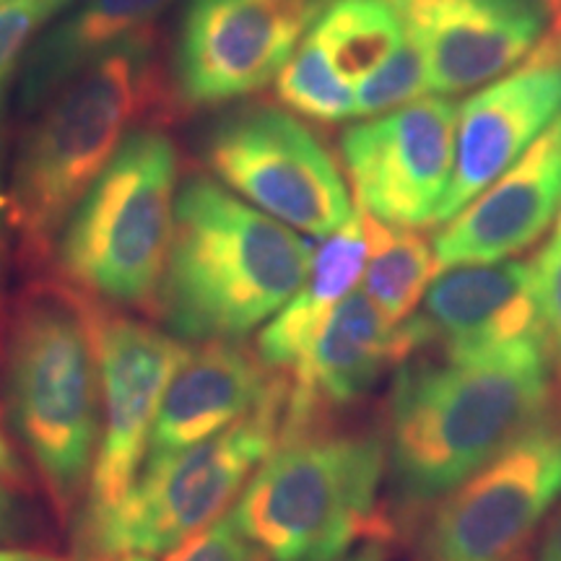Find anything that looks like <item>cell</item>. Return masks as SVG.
<instances>
[{
	"label": "cell",
	"mask_w": 561,
	"mask_h": 561,
	"mask_svg": "<svg viewBox=\"0 0 561 561\" xmlns=\"http://www.w3.org/2000/svg\"><path fill=\"white\" fill-rule=\"evenodd\" d=\"M0 3H3V0H0Z\"/></svg>",
	"instance_id": "obj_40"
},
{
	"label": "cell",
	"mask_w": 561,
	"mask_h": 561,
	"mask_svg": "<svg viewBox=\"0 0 561 561\" xmlns=\"http://www.w3.org/2000/svg\"><path fill=\"white\" fill-rule=\"evenodd\" d=\"M455 133L458 107L439 94L351 125L341 157L356 208L398 227L434 224L453 182Z\"/></svg>",
	"instance_id": "obj_11"
},
{
	"label": "cell",
	"mask_w": 561,
	"mask_h": 561,
	"mask_svg": "<svg viewBox=\"0 0 561 561\" xmlns=\"http://www.w3.org/2000/svg\"><path fill=\"white\" fill-rule=\"evenodd\" d=\"M359 210L367 263H364V294L380 307V312L396 325L413 318L419 301L437 276L434 244L413 227H398Z\"/></svg>",
	"instance_id": "obj_21"
},
{
	"label": "cell",
	"mask_w": 561,
	"mask_h": 561,
	"mask_svg": "<svg viewBox=\"0 0 561 561\" xmlns=\"http://www.w3.org/2000/svg\"><path fill=\"white\" fill-rule=\"evenodd\" d=\"M430 70L416 39L405 32L403 45L356 87V117H375L430 94Z\"/></svg>",
	"instance_id": "obj_24"
},
{
	"label": "cell",
	"mask_w": 561,
	"mask_h": 561,
	"mask_svg": "<svg viewBox=\"0 0 561 561\" xmlns=\"http://www.w3.org/2000/svg\"><path fill=\"white\" fill-rule=\"evenodd\" d=\"M553 237L561 240V210H559V224H557V231H553Z\"/></svg>",
	"instance_id": "obj_36"
},
{
	"label": "cell",
	"mask_w": 561,
	"mask_h": 561,
	"mask_svg": "<svg viewBox=\"0 0 561 561\" xmlns=\"http://www.w3.org/2000/svg\"><path fill=\"white\" fill-rule=\"evenodd\" d=\"M561 496V411H546L437 502L411 561H515Z\"/></svg>",
	"instance_id": "obj_8"
},
{
	"label": "cell",
	"mask_w": 561,
	"mask_h": 561,
	"mask_svg": "<svg viewBox=\"0 0 561 561\" xmlns=\"http://www.w3.org/2000/svg\"><path fill=\"white\" fill-rule=\"evenodd\" d=\"M367 263L359 210L346 227L322 237L320 248L312 252L305 284L286 301L273 320L257 335V356L271 371L291 375L307 356L343 297L354 291Z\"/></svg>",
	"instance_id": "obj_19"
},
{
	"label": "cell",
	"mask_w": 561,
	"mask_h": 561,
	"mask_svg": "<svg viewBox=\"0 0 561 561\" xmlns=\"http://www.w3.org/2000/svg\"><path fill=\"white\" fill-rule=\"evenodd\" d=\"M536 276L551 367L561 380V240L557 237H551L543 252L536 255Z\"/></svg>",
	"instance_id": "obj_27"
},
{
	"label": "cell",
	"mask_w": 561,
	"mask_h": 561,
	"mask_svg": "<svg viewBox=\"0 0 561 561\" xmlns=\"http://www.w3.org/2000/svg\"><path fill=\"white\" fill-rule=\"evenodd\" d=\"M310 261V242L216 180L193 174L174 198L151 310L180 341H240L301 289Z\"/></svg>",
	"instance_id": "obj_2"
},
{
	"label": "cell",
	"mask_w": 561,
	"mask_h": 561,
	"mask_svg": "<svg viewBox=\"0 0 561 561\" xmlns=\"http://www.w3.org/2000/svg\"><path fill=\"white\" fill-rule=\"evenodd\" d=\"M561 210V115L500 180L458 210L437 237L442 268L510 261L541 240Z\"/></svg>",
	"instance_id": "obj_17"
},
{
	"label": "cell",
	"mask_w": 561,
	"mask_h": 561,
	"mask_svg": "<svg viewBox=\"0 0 561 561\" xmlns=\"http://www.w3.org/2000/svg\"><path fill=\"white\" fill-rule=\"evenodd\" d=\"M430 346L460 364L551 362L538 297L536 257L489 265H455L424 294Z\"/></svg>",
	"instance_id": "obj_13"
},
{
	"label": "cell",
	"mask_w": 561,
	"mask_h": 561,
	"mask_svg": "<svg viewBox=\"0 0 561 561\" xmlns=\"http://www.w3.org/2000/svg\"><path fill=\"white\" fill-rule=\"evenodd\" d=\"M276 96L284 107L318 123L356 117V91L341 79L312 30L276 76Z\"/></svg>",
	"instance_id": "obj_23"
},
{
	"label": "cell",
	"mask_w": 561,
	"mask_h": 561,
	"mask_svg": "<svg viewBox=\"0 0 561 561\" xmlns=\"http://www.w3.org/2000/svg\"><path fill=\"white\" fill-rule=\"evenodd\" d=\"M551 37H553V34H551ZM553 39H557V45H559V55H561V37H553Z\"/></svg>",
	"instance_id": "obj_38"
},
{
	"label": "cell",
	"mask_w": 561,
	"mask_h": 561,
	"mask_svg": "<svg viewBox=\"0 0 561 561\" xmlns=\"http://www.w3.org/2000/svg\"><path fill=\"white\" fill-rule=\"evenodd\" d=\"M0 561H70L55 553L45 551H26V549H0Z\"/></svg>",
	"instance_id": "obj_31"
},
{
	"label": "cell",
	"mask_w": 561,
	"mask_h": 561,
	"mask_svg": "<svg viewBox=\"0 0 561 561\" xmlns=\"http://www.w3.org/2000/svg\"><path fill=\"white\" fill-rule=\"evenodd\" d=\"M123 561H153L151 557H125Z\"/></svg>",
	"instance_id": "obj_35"
},
{
	"label": "cell",
	"mask_w": 561,
	"mask_h": 561,
	"mask_svg": "<svg viewBox=\"0 0 561 561\" xmlns=\"http://www.w3.org/2000/svg\"><path fill=\"white\" fill-rule=\"evenodd\" d=\"M551 369V362H403L385 409L388 520L392 512L413 515L445 500L541 419Z\"/></svg>",
	"instance_id": "obj_1"
},
{
	"label": "cell",
	"mask_w": 561,
	"mask_h": 561,
	"mask_svg": "<svg viewBox=\"0 0 561 561\" xmlns=\"http://www.w3.org/2000/svg\"><path fill=\"white\" fill-rule=\"evenodd\" d=\"M382 483V437L305 434L261 462L229 517L268 561H339L356 538L392 536Z\"/></svg>",
	"instance_id": "obj_5"
},
{
	"label": "cell",
	"mask_w": 561,
	"mask_h": 561,
	"mask_svg": "<svg viewBox=\"0 0 561 561\" xmlns=\"http://www.w3.org/2000/svg\"><path fill=\"white\" fill-rule=\"evenodd\" d=\"M276 377L261 356L237 341H206L191 348L159 403L144 468L229 430L265 401Z\"/></svg>",
	"instance_id": "obj_18"
},
{
	"label": "cell",
	"mask_w": 561,
	"mask_h": 561,
	"mask_svg": "<svg viewBox=\"0 0 561 561\" xmlns=\"http://www.w3.org/2000/svg\"><path fill=\"white\" fill-rule=\"evenodd\" d=\"M164 561H268V557L237 530L231 517H224L167 553Z\"/></svg>",
	"instance_id": "obj_26"
},
{
	"label": "cell",
	"mask_w": 561,
	"mask_h": 561,
	"mask_svg": "<svg viewBox=\"0 0 561 561\" xmlns=\"http://www.w3.org/2000/svg\"><path fill=\"white\" fill-rule=\"evenodd\" d=\"M3 476H16V458H13L9 442L0 434V479H3Z\"/></svg>",
	"instance_id": "obj_32"
},
{
	"label": "cell",
	"mask_w": 561,
	"mask_h": 561,
	"mask_svg": "<svg viewBox=\"0 0 561 561\" xmlns=\"http://www.w3.org/2000/svg\"><path fill=\"white\" fill-rule=\"evenodd\" d=\"M94 305L73 286L39 280L21 294L5 328L9 424L62 517L89 489L100 447Z\"/></svg>",
	"instance_id": "obj_4"
},
{
	"label": "cell",
	"mask_w": 561,
	"mask_h": 561,
	"mask_svg": "<svg viewBox=\"0 0 561 561\" xmlns=\"http://www.w3.org/2000/svg\"><path fill=\"white\" fill-rule=\"evenodd\" d=\"M102 377V430L89 481L87 517L110 510L138 479L161 398L191 354L174 335L94 305Z\"/></svg>",
	"instance_id": "obj_12"
},
{
	"label": "cell",
	"mask_w": 561,
	"mask_h": 561,
	"mask_svg": "<svg viewBox=\"0 0 561 561\" xmlns=\"http://www.w3.org/2000/svg\"><path fill=\"white\" fill-rule=\"evenodd\" d=\"M53 3L58 5V9H60V5H62V3H68V0H53Z\"/></svg>",
	"instance_id": "obj_37"
},
{
	"label": "cell",
	"mask_w": 561,
	"mask_h": 561,
	"mask_svg": "<svg viewBox=\"0 0 561 561\" xmlns=\"http://www.w3.org/2000/svg\"><path fill=\"white\" fill-rule=\"evenodd\" d=\"M55 11L58 5L53 0H5L0 3V83L9 79L34 32Z\"/></svg>",
	"instance_id": "obj_25"
},
{
	"label": "cell",
	"mask_w": 561,
	"mask_h": 561,
	"mask_svg": "<svg viewBox=\"0 0 561 561\" xmlns=\"http://www.w3.org/2000/svg\"><path fill=\"white\" fill-rule=\"evenodd\" d=\"M284 405L286 377L278 375L265 401L229 430L144 468L121 500L87 520L94 549L102 557L170 553L214 525L280 445Z\"/></svg>",
	"instance_id": "obj_7"
},
{
	"label": "cell",
	"mask_w": 561,
	"mask_h": 561,
	"mask_svg": "<svg viewBox=\"0 0 561 561\" xmlns=\"http://www.w3.org/2000/svg\"><path fill=\"white\" fill-rule=\"evenodd\" d=\"M21 523L19 496L13 494L9 483L0 481V541H9L16 536Z\"/></svg>",
	"instance_id": "obj_28"
},
{
	"label": "cell",
	"mask_w": 561,
	"mask_h": 561,
	"mask_svg": "<svg viewBox=\"0 0 561 561\" xmlns=\"http://www.w3.org/2000/svg\"><path fill=\"white\" fill-rule=\"evenodd\" d=\"M388 541H382V538H371L362 546V549L346 553V557L339 559V561H388Z\"/></svg>",
	"instance_id": "obj_30"
},
{
	"label": "cell",
	"mask_w": 561,
	"mask_h": 561,
	"mask_svg": "<svg viewBox=\"0 0 561 561\" xmlns=\"http://www.w3.org/2000/svg\"><path fill=\"white\" fill-rule=\"evenodd\" d=\"M536 561H561V507L557 510V515H553V520L543 533Z\"/></svg>",
	"instance_id": "obj_29"
},
{
	"label": "cell",
	"mask_w": 561,
	"mask_h": 561,
	"mask_svg": "<svg viewBox=\"0 0 561 561\" xmlns=\"http://www.w3.org/2000/svg\"><path fill=\"white\" fill-rule=\"evenodd\" d=\"M439 96L486 87L530 58L553 26L546 0H390Z\"/></svg>",
	"instance_id": "obj_15"
},
{
	"label": "cell",
	"mask_w": 561,
	"mask_h": 561,
	"mask_svg": "<svg viewBox=\"0 0 561 561\" xmlns=\"http://www.w3.org/2000/svg\"><path fill=\"white\" fill-rule=\"evenodd\" d=\"M335 0H191L174 53V100L214 107L276 81Z\"/></svg>",
	"instance_id": "obj_10"
},
{
	"label": "cell",
	"mask_w": 561,
	"mask_h": 561,
	"mask_svg": "<svg viewBox=\"0 0 561 561\" xmlns=\"http://www.w3.org/2000/svg\"><path fill=\"white\" fill-rule=\"evenodd\" d=\"M206 164L265 216L320 240L356 214L333 153L286 110L242 107L221 117L206 138Z\"/></svg>",
	"instance_id": "obj_9"
},
{
	"label": "cell",
	"mask_w": 561,
	"mask_h": 561,
	"mask_svg": "<svg viewBox=\"0 0 561 561\" xmlns=\"http://www.w3.org/2000/svg\"><path fill=\"white\" fill-rule=\"evenodd\" d=\"M170 3L172 0H89L30 53L21 76L24 107L45 104L76 73L115 47L153 34V21Z\"/></svg>",
	"instance_id": "obj_20"
},
{
	"label": "cell",
	"mask_w": 561,
	"mask_h": 561,
	"mask_svg": "<svg viewBox=\"0 0 561 561\" xmlns=\"http://www.w3.org/2000/svg\"><path fill=\"white\" fill-rule=\"evenodd\" d=\"M546 3H549V0H546Z\"/></svg>",
	"instance_id": "obj_39"
},
{
	"label": "cell",
	"mask_w": 561,
	"mask_h": 561,
	"mask_svg": "<svg viewBox=\"0 0 561 561\" xmlns=\"http://www.w3.org/2000/svg\"><path fill=\"white\" fill-rule=\"evenodd\" d=\"M178 174L167 133L133 130L55 240L62 280L87 297L151 310L172 242Z\"/></svg>",
	"instance_id": "obj_6"
},
{
	"label": "cell",
	"mask_w": 561,
	"mask_h": 561,
	"mask_svg": "<svg viewBox=\"0 0 561 561\" xmlns=\"http://www.w3.org/2000/svg\"><path fill=\"white\" fill-rule=\"evenodd\" d=\"M424 348H430V339L419 314L396 325L367 294L351 291L328 318L307 362L284 375L280 442L312 434L322 413L359 401L385 371L398 369Z\"/></svg>",
	"instance_id": "obj_16"
},
{
	"label": "cell",
	"mask_w": 561,
	"mask_h": 561,
	"mask_svg": "<svg viewBox=\"0 0 561 561\" xmlns=\"http://www.w3.org/2000/svg\"><path fill=\"white\" fill-rule=\"evenodd\" d=\"M178 100L164 87L153 34L102 55L45 102L13 161L5 219L30 261H47L94 180L144 121H170Z\"/></svg>",
	"instance_id": "obj_3"
},
{
	"label": "cell",
	"mask_w": 561,
	"mask_h": 561,
	"mask_svg": "<svg viewBox=\"0 0 561 561\" xmlns=\"http://www.w3.org/2000/svg\"><path fill=\"white\" fill-rule=\"evenodd\" d=\"M549 9H551V16H553L551 34H553V37H561V0H549Z\"/></svg>",
	"instance_id": "obj_34"
},
{
	"label": "cell",
	"mask_w": 561,
	"mask_h": 561,
	"mask_svg": "<svg viewBox=\"0 0 561 561\" xmlns=\"http://www.w3.org/2000/svg\"><path fill=\"white\" fill-rule=\"evenodd\" d=\"M561 115V55L546 37L500 81L462 102L455 133V172L434 224L450 221L523 157Z\"/></svg>",
	"instance_id": "obj_14"
},
{
	"label": "cell",
	"mask_w": 561,
	"mask_h": 561,
	"mask_svg": "<svg viewBox=\"0 0 561 561\" xmlns=\"http://www.w3.org/2000/svg\"><path fill=\"white\" fill-rule=\"evenodd\" d=\"M5 191H0V278H3V261H5Z\"/></svg>",
	"instance_id": "obj_33"
},
{
	"label": "cell",
	"mask_w": 561,
	"mask_h": 561,
	"mask_svg": "<svg viewBox=\"0 0 561 561\" xmlns=\"http://www.w3.org/2000/svg\"><path fill=\"white\" fill-rule=\"evenodd\" d=\"M312 34L341 79L359 87L403 45L405 26L390 0H335Z\"/></svg>",
	"instance_id": "obj_22"
}]
</instances>
